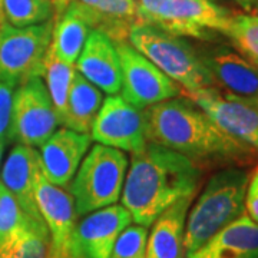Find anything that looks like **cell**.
<instances>
[{
  "label": "cell",
  "instance_id": "obj_7",
  "mask_svg": "<svg viewBox=\"0 0 258 258\" xmlns=\"http://www.w3.org/2000/svg\"><path fill=\"white\" fill-rule=\"evenodd\" d=\"M59 125L43 79L33 76L19 83L13 95L10 141L37 148L53 135Z\"/></svg>",
  "mask_w": 258,
  "mask_h": 258
},
{
  "label": "cell",
  "instance_id": "obj_8",
  "mask_svg": "<svg viewBox=\"0 0 258 258\" xmlns=\"http://www.w3.org/2000/svg\"><path fill=\"white\" fill-rule=\"evenodd\" d=\"M182 96L198 106L222 132L258 154L257 101L241 98L217 86L184 92Z\"/></svg>",
  "mask_w": 258,
  "mask_h": 258
},
{
  "label": "cell",
  "instance_id": "obj_24",
  "mask_svg": "<svg viewBox=\"0 0 258 258\" xmlns=\"http://www.w3.org/2000/svg\"><path fill=\"white\" fill-rule=\"evenodd\" d=\"M75 74H76L75 64L62 62L60 59H57L52 53V50L49 47V52H47L45 63H43L42 79H45L43 82L46 85L47 92L50 95V99H52L60 125H63L69 88H71Z\"/></svg>",
  "mask_w": 258,
  "mask_h": 258
},
{
  "label": "cell",
  "instance_id": "obj_34",
  "mask_svg": "<svg viewBox=\"0 0 258 258\" xmlns=\"http://www.w3.org/2000/svg\"><path fill=\"white\" fill-rule=\"evenodd\" d=\"M6 142H8V141L0 139V159H2V155H3V149H5V147H6Z\"/></svg>",
  "mask_w": 258,
  "mask_h": 258
},
{
  "label": "cell",
  "instance_id": "obj_6",
  "mask_svg": "<svg viewBox=\"0 0 258 258\" xmlns=\"http://www.w3.org/2000/svg\"><path fill=\"white\" fill-rule=\"evenodd\" d=\"M53 19L16 28L0 22V79L15 85L40 76L52 42Z\"/></svg>",
  "mask_w": 258,
  "mask_h": 258
},
{
  "label": "cell",
  "instance_id": "obj_31",
  "mask_svg": "<svg viewBox=\"0 0 258 258\" xmlns=\"http://www.w3.org/2000/svg\"><path fill=\"white\" fill-rule=\"evenodd\" d=\"M164 0H135L138 12V23H149L155 10Z\"/></svg>",
  "mask_w": 258,
  "mask_h": 258
},
{
  "label": "cell",
  "instance_id": "obj_23",
  "mask_svg": "<svg viewBox=\"0 0 258 258\" xmlns=\"http://www.w3.org/2000/svg\"><path fill=\"white\" fill-rule=\"evenodd\" d=\"M50 248V235L46 224L29 218L3 245L0 258H47Z\"/></svg>",
  "mask_w": 258,
  "mask_h": 258
},
{
  "label": "cell",
  "instance_id": "obj_2",
  "mask_svg": "<svg viewBox=\"0 0 258 258\" xmlns=\"http://www.w3.org/2000/svg\"><path fill=\"white\" fill-rule=\"evenodd\" d=\"M201 176L200 166L191 159L148 142L142 151L132 154L120 194L122 205L135 224L149 227L178 200L195 195Z\"/></svg>",
  "mask_w": 258,
  "mask_h": 258
},
{
  "label": "cell",
  "instance_id": "obj_10",
  "mask_svg": "<svg viewBox=\"0 0 258 258\" xmlns=\"http://www.w3.org/2000/svg\"><path fill=\"white\" fill-rule=\"evenodd\" d=\"M119 55L122 98L138 109L182 96V89L129 42L115 43Z\"/></svg>",
  "mask_w": 258,
  "mask_h": 258
},
{
  "label": "cell",
  "instance_id": "obj_17",
  "mask_svg": "<svg viewBox=\"0 0 258 258\" xmlns=\"http://www.w3.org/2000/svg\"><path fill=\"white\" fill-rule=\"evenodd\" d=\"M39 172L40 159L36 148L18 144L12 148L3 164L0 182L16 198L26 215L37 221H43L35 198V184Z\"/></svg>",
  "mask_w": 258,
  "mask_h": 258
},
{
  "label": "cell",
  "instance_id": "obj_33",
  "mask_svg": "<svg viewBox=\"0 0 258 258\" xmlns=\"http://www.w3.org/2000/svg\"><path fill=\"white\" fill-rule=\"evenodd\" d=\"M72 2H75L79 8H82V9L85 10V13L88 15L89 22H91V13H92L93 9L96 8V5H98L99 0H72Z\"/></svg>",
  "mask_w": 258,
  "mask_h": 258
},
{
  "label": "cell",
  "instance_id": "obj_21",
  "mask_svg": "<svg viewBox=\"0 0 258 258\" xmlns=\"http://www.w3.org/2000/svg\"><path fill=\"white\" fill-rule=\"evenodd\" d=\"M102 102V91L85 79L79 72H76L69 88L66 115L62 126L91 135L93 122L101 109Z\"/></svg>",
  "mask_w": 258,
  "mask_h": 258
},
{
  "label": "cell",
  "instance_id": "obj_29",
  "mask_svg": "<svg viewBox=\"0 0 258 258\" xmlns=\"http://www.w3.org/2000/svg\"><path fill=\"white\" fill-rule=\"evenodd\" d=\"M18 85L9 81L0 79V139L10 141V122H12V106L13 95Z\"/></svg>",
  "mask_w": 258,
  "mask_h": 258
},
{
  "label": "cell",
  "instance_id": "obj_35",
  "mask_svg": "<svg viewBox=\"0 0 258 258\" xmlns=\"http://www.w3.org/2000/svg\"><path fill=\"white\" fill-rule=\"evenodd\" d=\"M3 20V18H2V0H0V22Z\"/></svg>",
  "mask_w": 258,
  "mask_h": 258
},
{
  "label": "cell",
  "instance_id": "obj_25",
  "mask_svg": "<svg viewBox=\"0 0 258 258\" xmlns=\"http://www.w3.org/2000/svg\"><path fill=\"white\" fill-rule=\"evenodd\" d=\"M53 16V0H2V18L16 28L39 25Z\"/></svg>",
  "mask_w": 258,
  "mask_h": 258
},
{
  "label": "cell",
  "instance_id": "obj_13",
  "mask_svg": "<svg viewBox=\"0 0 258 258\" xmlns=\"http://www.w3.org/2000/svg\"><path fill=\"white\" fill-rule=\"evenodd\" d=\"M35 198L39 214L50 235L47 258H68L71 234L78 221L72 194L49 182L40 171L35 184Z\"/></svg>",
  "mask_w": 258,
  "mask_h": 258
},
{
  "label": "cell",
  "instance_id": "obj_5",
  "mask_svg": "<svg viewBox=\"0 0 258 258\" xmlns=\"http://www.w3.org/2000/svg\"><path fill=\"white\" fill-rule=\"evenodd\" d=\"M128 164L126 154L116 148L101 144L89 148L71 184L78 217L119 201Z\"/></svg>",
  "mask_w": 258,
  "mask_h": 258
},
{
  "label": "cell",
  "instance_id": "obj_18",
  "mask_svg": "<svg viewBox=\"0 0 258 258\" xmlns=\"http://www.w3.org/2000/svg\"><path fill=\"white\" fill-rule=\"evenodd\" d=\"M195 195L178 200L152 222L148 234L147 258H186L185 224Z\"/></svg>",
  "mask_w": 258,
  "mask_h": 258
},
{
  "label": "cell",
  "instance_id": "obj_9",
  "mask_svg": "<svg viewBox=\"0 0 258 258\" xmlns=\"http://www.w3.org/2000/svg\"><path fill=\"white\" fill-rule=\"evenodd\" d=\"M234 12L212 0H164L149 25L171 35L210 39L214 33L227 35Z\"/></svg>",
  "mask_w": 258,
  "mask_h": 258
},
{
  "label": "cell",
  "instance_id": "obj_11",
  "mask_svg": "<svg viewBox=\"0 0 258 258\" xmlns=\"http://www.w3.org/2000/svg\"><path fill=\"white\" fill-rule=\"evenodd\" d=\"M91 138L105 147L137 154L149 142L144 109L131 105L122 95H109L102 102L93 122Z\"/></svg>",
  "mask_w": 258,
  "mask_h": 258
},
{
  "label": "cell",
  "instance_id": "obj_22",
  "mask_svg": "<svg viewBox=\"0 0 258 258\" xmlns=\"http://www.w3.org/2000/svg\"><path fill=\"white\" fill-rule=\"evenodd\" d=\"M138 23L135 0H99L91 13V26L113 43L128 42L131 29Z\"/></svg>",
  "mask_w": 258,
  "mask_h": 258
},
{
  "label": "cell",
  "instance_id": "obj_3",
  "mask_svg": "<svg viewBox=\"0 0 258 258\" xmlns=\"http://www.w3.org/2000/svg\"><path fill=\"white\" fill-rule=\"evenodd\" d=\"M249 172L228 166L215 172L191 205L185 224V252L191 254L245 212Z\"/></svg>",
  "mask_w": 258,
  "mask_h": 258
},
{
  "label": "cell",
  "instance_id": "obj_4",
  "mask_svg": "<svg viewBox=\"0 0 258 258\" xmlns=\"http://www.w3.org/2000/svg\"><path fill=\"white\" fill-rule=\"evenodd\" d=\"M128 40L139 53L172 79L182 93L215 86L200 50L181 36L149 23H137L131 29Z\"/></svg>",
  "mask_w": 258,
  "mask_h": 258
},
{
  "label": "cell",
  "instance_id": "obj_15",
  "mask_svg": "<svg viewBox=\"0 0 258 258\" xmlns=\"http://www.w3.org/2000/svg\"><path fill=\"white\" fill-rule=\"evenodd\" d=\"M200 55L217 88L258 102V64L227 46L208 47Z\"/></svg>",
  "mask_w": 258,
  "mask_h": 258
},
{
  "label": "cell",
  "instance_id": "obj_14",
  "mask_svg": "<svg viewBox=\"0 0 258 258\" xmlns=\"http://www.w3.org/2000/svg\"><path fill=\"white\" fill-rule=\"evenodd\" d=\"M91 142L89 134L76 132L66 126L56 129L53 135L39 147L42 174L53 185L68 188L89 151Z\"/></svg>",
  "mask_w": 258,
  "mask_h": 258
},
{
  "label": "cell",
  "instance_id": "obj_30",
  "mask_svg": "<svg viewBox=\"0 0 258 258\" xmlns=\"http://www.w3.org/2000/svg\"><path fill=\"white\" fill-rule=\"evenodd\" d=\"M245 212L252 221L258 222V165L249 175L245 194Z\"/></svg>",
  "mask_w": 258,
  "mask_h": 258
},
{
  "label": "cell",
  "instance_id": "obj_26",
  "mask_svg": "<svg viewBox=\"0 0 258 258\" xmlns=\"http://www.w3.org/2000/svg\"><path fill=\"white\" fill-rule=\"evenodd\" d=\"M225 36L238 53L258 64V13H234Z\"/></svg>",
  "mask_w": 258,
  "mask_h": 258
},
{
  "label": "cell",
  "instance_id": "obj_19",
  "mask_svg": "<svg viewBox=\"0 0 258 258\" xmlns=\"http://www.w3.org/2000/svg\"><path fill=\"white\" fill-rule=\"evenodd\" d=\"M186 258H258V222L244 212Z\"/></svg>",
  "mask_w": 258,
  "mask_h": 258
},
{
  "label": "cell",
  "instance_id": "obj_32",
  "mask_svg": "<svg viewBox=\"0 0 258 258\" xmlns=\"http://www.w3.org/2000/svg\"><path fill=\"white\" fill-rule=\"evenodd\" d=\"M241 6L245 13H258V0H231Z\"/></svg>",
  "mask_w": 258,
  "mask_h": 258
},
{
  "label": "cell",
  "instance_id": "obj_20",
  "mask_svg": "<svg viewBox=\"0 0 258 258\" xmlns=\"http://www.w3.org/2000/svg\"><path fill=\"white\" fill-rule=\"evenodd\" d=\"M92 30L88 15L75 2L53 16L50 50L62 62L75 64Z\"/></svg>",
  "mask_w": 258,
  "mask_h": 258
},
{
  "label": "cell",
  "instance_id": "obj_12",
  "mask_svg": "<svg viewBox=\"0 0 258 258\" xmlns=\"http://www.w3.org/2000/svg\"><path fill=\"white\" fill-rule=\"evenodd\" d=\"M132 222L123 205L113 204L76 221L68 245V258H111L115 241Z\"/></svg>",
  "mask_w": 258,
  "mask_h": 258
},
{
  "label": "cell",
  "instance_id": "obj_1",
  "mask_svg": "<svg viewBox=\"0 0 258 258\" xmlns=\"http://www.w3.org/2000/svg\"><path fill=\"white\" fill-rule=\"evenodd\" d=\"M149 142L191 159L194 164L245 166L258 154L222 132L198 106L178 96L144 109Z\"/></svg>",
  "mask_w": 258,
  "mask_h": 258
},
{
  "label": "cell",
  "instance_id": "obj_28",
  "mask_svg": "<svg viewBox=\"0 0 258 258\" xmlns=\"http://www.w3.org/2000/svg\"><path fill=\"white\" fill-rule=\"evenodd\" d=\"M147 241L148 227L129 224L115 241L111 258H147Z\"/></svg>",
  "mask_w": 258,
  "mask_h": 258
},
{
  "label": "cell",
  "instance_id": "obj_27",
  "mask_svg": "<svg viewBox=\"0 0 258 258\" xmlns=\"http://www.w3.org/2000/svg\"><path fill=\"white\" fill-rule=\"evenodd\" d=\"M29 218L32 217L23 212L16 198L0 182V245L20 230Z\"/></svg>",
  "mask_w": 258,
  "mask_h": 258
},
{
  "label": "cell",
  "instance_id": "obj_16",
  "mask_svg": "<svg viewBox=\"0 0 258 258\" xmlns=\"http://www.w3.org/2000/svg\"><path fill=\"white\" fill-rule=\"evenodd\" d=\"M75 68L102 92L108 95L120 92L122 75L116 45L99 30H91Z\"/></svg>",
  "mask_w": 258,
  "mask_h": 258
}]
</instances>
